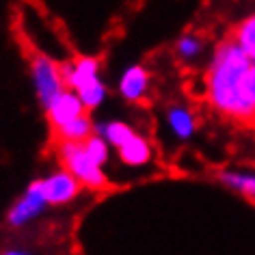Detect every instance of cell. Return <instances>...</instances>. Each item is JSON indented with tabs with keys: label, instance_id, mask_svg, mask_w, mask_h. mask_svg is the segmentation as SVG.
<instances>
[{
	"label": "cell",
	"instance_id": "1",
	"mask_svg": "<svg viewBox=\"0 0 255 255\" xmlns=\"http://www.w3.org/2000/svg\"><path fill=\"white\" fill-rule=\"evenodd\" d=\"M251 67L249 56L232 35L219 43L208 72V100L225 119L240 126H255V111L245 95V78Z\"/></svg>",
	"mask_w": 255,
	"mask_h": 255
},
{
	"label": "cell",
	"instance_id": "2",
	"mask_svg": "<svg viewBox=\"0 0 255 255\" xmlns=\"http://www.w3.org/2000/svg\"><path fill=\"white\" fill-rule=\"evenodd\" d=\"M56 154H59L61 164L74 180L80 182V186L102 190L108 188V180L102 173V169L89 158L82 143H56Z\"/></svg>",
	"mask_w": 255,
	"mask_h": 255
},
{
	"label": "cell",
	"instance_id": "3",
	"mask_svg": "<svg viewBox=\"0 0 255 255\" xmlns=\"http://www.w3.org/2000/svg\"><path fill=\"white\" fill-rule=\"evenodd\" d=\"M72 89H76V95L87 111L95 108L104 100V87L98 80V61L80 56L76 63H72Z\"/></svg>",
	"mask_w": 255,
	"mask_h": 255
},
{
	"label": "cell",
	"instance_id": "4",
	"mask_svg": "<svg viewBox=\"0 0 255 255\" xmlns=\"http://www.w3.org/2000/svg\"><path fill=\"white\" fill-rule=\"evenodd\" d=\"M30 69L35 76V85H37V93L43 106H50L52 102L59 98L63 91H67L61 78V69L59 63H54L50 56L33 50V59H30Z\"/></svg>",
	"mask_w": 255,
	"mask_h": 255
},
{
	"label": "cell",
	"instance_id": "5",
	"mask_svg": "<svg viewBox=\"0 0 255 255\" xmlns=\"http://www.w3.org/2000/svg\"><path fill=\"white\" fill-rule=\"evenodd\" d=\"M46 113H48L50 126H52V132H56V130H61L63 126L72 124V121L82 117V115H87V108L82 106V102L76 93L63 91L59 98L46 108Z\"/></svg>",
	"mask_w": 255,
	"mask_h": 255
},
{
	"label": "cell",
	"instance_id": "6",
	"mask_svg": "<svg viewBox=\"0 0 255 255\" xmlns=\"http://www.w3.org/2000/svg\"><path fill=\"white\" fill-rule=\"evenodd\" d=\"M41 184V195L46 203H65L72 201L80 193V182L74 180L67 171L50 175L48 180H39Z\"/></svg>",
	"mask_w": 255,
	"mask_h": 255
},
{
	"label": "cell",
	"instance_id": "7",
	"mask_svg": "<svg viewBox=\"0 0 255 255\" xmlns=\"http://www.w3.org/2000/svg\"><path fill=\"white\" fill-rule=\"evenodd\" d=\"M43 203L46 201H43V195H41V184L39 182L30 184L26 197H24L22 201H17V206L11 210L9 221L13 223V225H22L24 221H28L30 216H35L37 212H39Z\"/></svg>",
	"mask_w": 255,
	"mask_h": 255
},
{
	"label": "cell",
	"instance_id": "8",
	"mask_svg": "<svg viewBox=\"0 0 255 255\" xmlns=\"http://www.w3.org/2000/svg\"><path fill=\"white\" fill-rule=\"evenodd\" d=\"M91 134H93L91 119H89V115H82V117L54 132V143H85Z\"/></svg>",
	"mask_w": 255,
	"mask_h": 255
},
{
	"label": "cell",
	"instance_id": "9",
	"mask_svg": "<svg viewBox=\"0 0 255 255\" xmlns=\"http://www.w3.org/2000/svg\"><path fill=\"white\" fill-rule=\"evenodd\" d=\"M149 156H151L149 143L145 141L143 136H138V134H134L126 145H121L119 147L121 162L130 164V167H141V164H145L149 160Z\"/></svg>",
	"mask_w": 255,
	"mask_h": 255
},
{
	"label": "cell",
	"instance_id": "10",
	"mask_svg": "<svg viewBox=\"0 0 255 255\" xmlns=\"http://www.w3.org/2000/svg\"><path fill=\"white\" fill-rule=\"evenodd\" d=\"M147 80L149 76L143 67H130L121 78V93L126 95L130 102H138L143 98L145 89H147Z\"/></svg>",
	"mask_w": 255,
	"mask_h": 255
},
{
	"label": "cell",
	"instance_id": "11",
	"mask_svg": "<svg viewBox=\"0 0 255 255\" xmlns=\"http://www.w3.org/2000/svg\"><path fill=\"white\" fill-rule=\"evenodd\" d=\"M229 35H232L234 41L242 48V52L249 56V61L255 63V15L242 20Z\"/></svg>",
	"mask_w": 255,
	"mask_h": 255
},
{
	"label": "cell",
	"instance_id": "12",
	"mask_svg": "<svg viewBox=\"0 0 255 255\" xmlns=\"http://www.w3.org/2000/svg\"><path fill=\"white\" fill-rule=\"evenodd\" d=\"M169 124L180 136H188L193 132V115L188 111H182V108H173L169 113Z\"/></svg>",
	"mask_w": 255,
	"mask_h": 255
},
{
	"label": "cell",
	"instance_id": "13",
	"mask_svg": "<svg viewBox=\"0 0 255 255\" xmlns=\"http://www.w3.org/2000/svg\"><path fill=\"white\" fill-rule=\"evenodd\" d=\"M82 145H85V149H87L89 158H91V160L98 164V167H102V164L106 162V158H108V147H106V143L102 141L100 136L91 134Z\"/></svg>",
	"mask_w": 255,
	"mask_h": 255
},
{
	"label": "cell",
	"instance_id": "14",
	"mask_svg": "<svg viewBox=\"0 0 255 255\" xmlns=\"http://www.w3.org/2000/svg\"><path fill=\"white\" fill-rule=\"evenodd\" d=\"M104 136L113 145L121 147V145H126L132 136H134V132H132L126 124H108V126H104Z\"/></svg>",
	"mask_w": 255,
	"mask_h": 255
},
{
	"label": "cell",
	"instance_id": "15",
	"mask_svg": "<svg viewBox=\"0 0 255 255\" xmlns=\"http://www.w3.org/2000/svg\"><path fill=\"white\" fill-rule=\"evenodd\" d=\"M223 182H227L229 186L242 190L249 197H255V177L249 175H236V173H223Z\"/></svg>",
	"mask_w": 255,
	"mask_h": 255
},
{
	"label": "cell",
	"instance_id": "16",
	"mask_svg": "<svg viewBox=\"0 0 255 255\" xmlns=\"http://www.w3.org/2000/svg\"><path fill=\"white\" fill-rule=\"evenodd\" d=\"M245 95H247L249 104H251L253 111H255V63H251V67H249V72H247V78H245Z\"/></svg>",
	"mask_w": 255,
	"mask_h": 255
},
{
	"label": "cell",
	"instance_id": "17",
	"mask_svg": "<svg viewBox=\"0 0 255 255\" xmlns=\"http://www.w3.org/2000/svg\"><path fill=\"white\" fill-rule=\"evenodd\" d=\"M177 48H180V54L182 56H193V54H197L201 50V43L197 41V39H193V37H184Z\"/></svg>",
	"mask_w": 255,
	"mask_h": 255
},
{
	"label": "cell",
	"instance_id": "18",
	"mask_svg": "<svg viewBox=\"0 0 255 255\" xmlns=\"http://www.w3.org/2000/svg\"><path fill=\"white\" fill-rule=\"evenodd\" d=\"M4 255H24V253H20V251H11V253H4Z\"/></svg>",
	"mask_w": 255,
	"mask_h": 255
}]
</instances>
